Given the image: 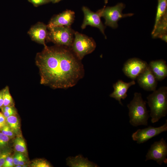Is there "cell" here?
<instances>
[{"instance_id":"cell-1","label":"cell","mask_w":167,"mask_h":167,"mask_svg":"<svg viewBox=\"0 0 167 167\" xmlns=\"http://www.w3.org/2000/svg\"><path fill=\"white\" fill-rule=\"evenodd\" d=\"M41 84L54 89H66L74 86L84 74L80 60L68 47H44L36 55Z\"/></svg>"},{"instance_id":"cell-2","label":"cell","mask_w":167,"mask_h":167,"mask_svg":"<svg viewBox=\"0 0 167 167\" xmlns=\"http://www.w3.org/2000/svg\"><path fill=\"white\" fill-rule=\"evenodd\" d=\"M150 109L151 122L155 123L167 113V87L162 86L156 90L147 97Z\"/></svg>"},{"instance_id":"cell-3","label":"cell","mask_w":167,"mask_h":167,"mask_svg":"<svg viewBox=\"0 0 167 167\" xmlns=\"http://www.w3.org/2000/svg\"><path fill=\"white\" fill-rule=\"evenodd\" d=\"M146 104V102L143 99L140 93H134L133 99L127 105L129 111V122L133 126L148 125L150 115Z\"/></svg>"},{"instance_id":"cell-4","label":"cell","mask_w":167,"mask_h":167,"mask_svg":"<svg viewBox=\"0 0 167 167\" xmlns=\"http://www.w3.org/2000/svg\"><path fill=\"white\" fill-rule=\"evenodd\" d=\"M46 39L58 45L71 47L73 42V32L70 27L56 26L48 28Z\"/></svg>"},{"instance_id":"cell-5","label":"cell","mask_w":167,"mask_h":167,"mask_svg":"<svg viewBox=\"0 0 167 167\" xmlns=\"http://www.w3.org/2000/svg\"><path fill=\"white\" fill-rule=\"evenodd\" d=\"M75 38L71 46V50L79 60L91 53L96 48V44L92 38L78 32H74Z\"/></svg>"},{"instance_id":"cell-6","label":"cell","mask_w":167,"mask_h":167,"mask_svg":"<svg viewBox=\"0 0 167 167\" xmlns=\"http://www.w3.org/2000/svg\"><path fill=\"white\" fill-rule=\"evenodd\" d=\"M125 5L122 3H118L113 6H105L97 12L101 17H103L105 20V24L112 28H116L118 27V22L121 19L133 15V13L123 14V10Z\"/></svg>"},{"instance_id":"cell-7","label":"cell","mask_w":167,"mask_h":167,"mask_svg":"<svg viewBox=\"0 0 167 167\" xmlns=\"http://www.w3.org/2000/svg\"><path fill=\"white\" fill-rule=\"evenodd\" d=\"M167 144L163 138L155 142L151 146L146 156L145 161L152 160L161 165L167 163Z\"/></svg>"},{"instance_id":"cell-8","label":"cell","mask_w":167,"mask_h":167,"mask_svg":"<svg viewBox=\"0 0 167 167\" xmlns=\"http://www.w3.org/2000/svg\"><path fill=\"white\" fill-rule=\"evenodd\" d=\"M167 131V120L163 125L157 127L149 126L143 129H138L132 135L133 140L136 141L138 144L147 142L152 138L156 136L162 132Z\"/></svg>"},{"instance_id":"cell-9","label":"cell","mask_w":167,"mask_h":167,"mask_svg":"<svg viewBox=\"0 0 167 167\" xmlns=\"http://www.w3.org/2000/svg\"><path fill=\"white\" fill-rule=\"evenodd\" d=\"M148 66L145 61L139 58H132L128 59L125 63L122 71L127 76L134 80Z\"/></svg>"},{"instance_id":"cell-10","label":"cell","mask_w":167,"mask_h":167,"mask_svg":"<svg viewBox=\"0 0 167 167\" xmlns=\"http://www.w3.org/2000/svg\"><path fill=\"white\" fill-rule=\"evenodd\" d=\"M82 11L84 15L83 22L81 25L82 29H84L87 25L96 27L105 36L104 30L105 27L103 24L101 17L97 12H94L85 6H83Z\"/></svg>"},{"instance_id":"cell-11","label":"cell","mask_w":167,"mask_h":167,"mask_svg":"<svg viewBox=\"0 0 167 167\" xmlns=\"http://www.w3.org/2000/svg\"><path fill=\"white\" fill-rule=\"evenodd\" d=\"M136 79L139 86L144 90L153 91L156 90L157 80L148 66Z\"/></svg>"},{"instance_id":"cell-12","label":"cell","mask_w":167,"mask_h":167,"mask_svg":"<svg viewBox=\"0 0 167 167\" xmlns=\"http://www.w3.org/2000/svg\"><path fill=\"white\" fill-rule=\"evenodd\" d=\"M74 18V12L66 10L52 18L47 25V28L56 26L70 27Z\"/></svg>"},{"instance_id":"cell-13","label":"cell","mask_w":167,"mask_h":167,"mask_svg":"<svg viewBox=\"0 0 167 167\" xmlns=\"http://www.w3.org/2000/svg\"><path fill=\"white\" fill-rule=\"evenodd\" d=\"M135 84L134 80L129 83H126L122 80H119L113 84L114 91L110 94L109 96L118 101L119 103L122 105L121 100H124L126 97L128 89L131 86Z\"/></svg>"},{"instance_id":"cell-14","label":"cell","mask_w":167,"mask_h":167,"mask_svg":"<svg viewBox=\"0 0 167 167\" xmlns=\"http://www.w3.org/2000/svg\"><path fill=\"white\" fill-rule=\"evenodd\" d=\"M47 25L41 22H38L31 27L28 32V34L32 40L45 46V40L48 32Z\"/></svg>"},{"instance_id":"cell-15","label":"cell","mask_w":167,"mask_h":167,"mask_svg":"<svg viewBox=\"0 0 167 167\" xmlns=\"http://www.w3.org/2000/svg\"><path fill=\"white\" fill-rule=\"evenodd\" d=\"M148 65L157 81H161L166 77L167 65L165 61L163 59L152 61Z\"/></svg>"},{"instance_id":"cell-16","label":"cell","mask_w":167,"mask_h":167,"mask_svg":"<svg viewBox=\"0 0 167 167\" xmlns=\"http://www.w3.org/2000/svg\"><path fill=\"white\" fill-rule=\"evenodd\" d=\"M167 14L166 13L160 20L152 32L154 38H159L167 42Z\"/></svg>"},{"instance_id":"cell-17","label":"cell","mask_w":167,"mask_h":167,"mask_svg":"<svg viewBox=\"0 0 167 167\" xmlns=\"http://www.w3.org/2000/svg\"><path fill=\"white\" fill-rule=\"evenodd\" d=\"M66 161L67 165L70 167H99L96 164L90 161L87 158H84L81 154L75 157H69L66 158Z\"/></svg>"},{"instance_id":"cell-18","label":"cell","mask_w":167,"mask_h":167,"mask_svg":"<svg viewBox=\"0 0 167 167\" xmlns=\"http://www.w3.org/2000/svg\"><path fill=\"white\" fill-rule=\"evenodd\" d=\"M6 124L16 135H21L20 126L19 119L16 115H12L6 118Z\"/></svg>"},{"instance_id":"cell-19","label":"cell","mask_w":167,"mask_h":167,"mask_svg":"<svg viewBox=\"0 0 167 167\" xmlns=\"http://www.w3.org/2000/svg\"><path fill=\"white\" fill-rule=\"evenodd\" d=\"M167 0H158L157 11L154 28L162 17L167 13Z\"/></svg>"},{"instance_id":"cell-20","label":"cell","mask_w":167,"mask_h":167,"mask_svg":"<svg viewBox=\"0 0 167 167\" xmlns=\"http://www.w3.org/2000/svg\"><path fill=\"white\" fill-rule=\"evenodd\" d=\"M14 146L16 151L27 156L28 152L26 143L21 135L17 136L14 139Z\"/></svg>"},{"instance_id":"cell-21","label":"cell","mask_w":167,"mask_h":167,"mask_svg":"<svg viewBox=\"0 0 167 167\" xmlns=\"http://www.w3.org/2000/svg\"><path fill=\"white\" fill-rule=\"evenodd\" d=\"M31 167H53L50 163L45 159H36L32 161L29 165Z\"/></svg>"},{"instance_id":"cell-22","label":"cell","mask_w":167,"mask_h":167,"mask_svg":"<svg viewBox=\"0 0 167 167\" xmlns=\"http://www.w3.org/2000/svg\"><path fill=\"white\" fill-rule=\"evenodd\" d=\"M14 106L13 99L10 92L8 86H6L4 88V106Z\"/></svg>"},{"instance_id":"cell-23","label":"cell","mask_w":167,"mask_h":167,"mask_svg":"<svg viewBox=\"0 0 167 167\" xmlns=\"http://www.w3.org/2000/svg\"><path fill=\"white\" fill-rule=\"evenodd\" d=\"M10 138L0 132V150L2 151L8 148Z\"/></svg>"},{"instance_id":"cell-24","label":"cell","mask_w":167,"mask_h":167,"mask_svg":"<svg viewBox=\"0 0 167 167\" xmlns=\"http://www.w3.org/2000/svg\"><path fill=\"white\" fill-rule=\"evenodd\" d=\"M12 152L11 149L9 147L2 151L0 154V167H2L6 158L11 154Z\"/></svg>"},{"instance_id":"cell-25","label":"cell","mask_w":167,"mask_h":167,"mask_svg":"<svg viewBox=\"0 0 167 167\" xmlns=\"http://www.w3.org/2000/svg\"><path fill=\"white\" fill-rule=\"evenodd\" d=\"M0 132L8 136L10 139L14 138L16 136L15 134L7 124L0 130Z\"/></svg>"},{"instance_id":"cell-26","label":"cell","mask_w":167,"mask_h":167,"mask_svg":"<svg viewBox=\"0 0 167 167\" xmlns=\"http://www.w3.org/2000/svg\"><path fill=\"white\" fill-rule=\"evenodd\" d=\"M14 166L13 160V156L11 154L6 158L2 167H13Z\"/></svg>"},{"instance_id":"cell-27","label":"cell","mask_w":167,"mask_h":167,"mask_svg":"<svg viewBox=\"0 0 167 167\" xmlns=\"http://www.w3.org/2000/svg\"><path fill=\"white\" fill-rule=\"evenodd\" d=\"M34 6H37L49 2V0H28Z\"/></svg>"},{"instance_id":"cell-28","label":"cell","mask_w":167,"mask_h":167,"mask_svg":"<svg viewBox=\"0 0 167 167\" xmlns=\"http://www.w3.org/2000/svg\"><path fill=\"white\" fill-rule=\"evenodd\" d=\"M21 154V153L16 151L13 156V160L14 166L19 165V161Z\"/></svg>"},{"instance_id":"cell-29","label":"cell","mask_w":167,"mask_h":167,"mask_svg":"<svg viewBox=\"0 0 167 167\" xmlns=\"http://www.w3.org/2000/svg\"><path fill=\"white\" fill-rule=\"evenodd\" d=\"M2 111L6 118L10 116L16 115L17 114V111L16 109L6 111Z\"/></svg>"},{"instance_id":"cell-30","label":"cell","mask_w":167,"mask_h":167,"mask_svg":"<svg viewBox=\"0 0 167 167\" xmlns=\"http://www.w3.org/2000/svg\"><path fill=\"white\" fill-rule=\"evenodd\" d=\"M6 124V118L2 113L0 112V130Z\"/></svg>"},{"instance_id":"cell-31","label":"cell","mask_w":167,"mask_h":167,"mask_svg":"<svg viewBox=\"0 0 167 167\" xmlns=\"http://www.w3.org/2000/svg\"><path fill=\"white\" fill-rule=\"evenodd\" d=\"M4 88L0 90V108L3 106Z\"/></svg>"},{"instance_id":"cell-32","label":"cell","mask_w":167,"mask_h":167,"mask_svg":"<svg viewBox=\"0 0 167 167\" xmlns=\"http://www.w3.org/2000/svg\"><path fill=\"white\" fill-rule=\"evenodd\" d=\"M61 0H49L50 2H51L54 3H55L58 2Z\"/></svg>"},{"instance_id":"cell-33","label":"cell","mask_w":167,"mask_h":167,"mask_svg":"<svg viewBox=\"0 0 167 167\" xmlns=\"http://www.w3.org/2000/svg\"><path fill=\"white\" fill-rule=\"evenodd\" d=\"M15 167H22V166L20 165H16V166H15Z\"/></svg>"},{"instance_id":"cell-34","label":"cell","mask_w":167,"mask_h":167,"mask_svg":"<svg viewBox=\"0 0 167 167\" xmlns=\"http://www.w3.org/2000/svg\"><path fill=\"white\" fill-rule=\"evenodd\" d=\"M108 0H105V4H106L108 2Z\"/></svg>"},{"instance_id":"cell-35","label":"cell","mask_w":167,"mask_h":167,"mask_svg":"<svg viewBox=\"0 0 167 167\" xmlns=\"http://www.w3.org/2000/svg\"><path fill=\"white\" fill-rule=\"evenodd\" d=\"M2 152V151L0 150V154Z\"/></svg>"}]
</instances>
